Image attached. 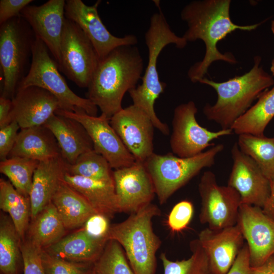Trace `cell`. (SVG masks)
I'll return each instance as SVG.
<instances>
[{
    "label": "cell",
    "instance_id": "6da1fadb",
    "mask_svg": "<svg viewBox=\"0 0 274 274\" xmlns=\"http://www.w3.org/2000/svg\"><path fill=\"white\" fill-rule=\"evenodd\" d=\"M230 0H195L181 10V18L188 27L182 37L187 42L201 40L206 47L202 60L194 63L188 71V77L193 83L199 82L204 78L215 61L237 63L232 53L220 52L217 48L220 41L236 30L250 31L263 23L247 25L234 23L230 16Z\"/></svg>",
    "mask_w": 274,
    "mask_h": 274
},
{
    "label": "cell",
    "instance_id": "7a4b0ae2",
    "mask_svg": "<svg viewBox=\"0 0 274 274\" xmlns=\"http://www.w3.org/2000/svg\"><path fill=\"white\" fill-rule=\"evenodd\" d=\"M143 70L135 45L116 48L99 61L87 87V98L111 119L123 109L124 94L137 87Z\"/></svg>",
    "mask_w": 274,
    "mask_h": 274
},
{
    "label": "cell",
    "instance_id": "3957f363",
    "mask_svg": "<svg viewBox=\"0 0 274 274\" xmlns=\"http://www.w3.org/2000/svg\"><path fill=\"white\" fill-rule=\"evenodd\" d=\"M252 68L246 73L222 82L203 78L199 82L212 87L216 92L215 104H206L203 113L221 129H231L235 121L244 114L264 91L274 85L273 76L261 65V57H254Z\"/></svg>",
    "mask_w": 274,
    "mask_h": 274
},
{
    "label": "cell",
    "instance_id": "277c9868",
    "mask_svg": "<svg viewBox=\"0 0 274 274\" xmlns=\"http://www.w3.org/2000/svg\"><path fill=\"white\" fill-rule=\"evenodd\" d=\"M145 41L148 52L145 74L142 78V83L128 92L133 105L149 116L155 128L162 134L168 135L169 129L167 125L158 118L154 110L155 100L166 87V84L159 80L157 69L158 58L167 45L174 44L177 48L183 49L188 42L172 31L160 10L151 16L149 28L145 34Z\"/></svg>",
    "mask_w": 274,
    "mask_h": 274
},
{
    "label": "cell",
    "instance_id": "5b68a950",
    "mask_svg": "<svg viewBox=\"0 0 274 274\" xmlns=\"http://www.w3.org/2000/svg\"><path fill=\"white\" fill-rule=\"evenodd\" d=\"M160 214L159 208L151 203L110 226L108 239L123 248L134 274H155L156 254L161 242L154 232L152 219Z\"/></svg>",
    "mask_w": 274,
    "mask_h": 274
},
{
    "label": "cell",
    "instance_id": "8992f818",
    "mask_svg": "<svg viewBox=\"0 0 274 274\" xmlns=\"http://www.w3.org/2000/svg\"><path fill=\"white\" fill-rule=\"evenodd\" d=\"M224 149L223 144H214L207 150L190 157H180L170 153L166 155L153 153L144 164L152 179L159 203H165L203 168L213 166L216 156Z\"/></svg>",
    "mask_w": 274,
    "mask_h": 274
},
{
    "label": "cell",
    "instance_id": "52a82bcc",
    "mask_svg": "<svg viewBox=\"0 0 274 274\" xmlns=\"http://www.w3.org/2000/svg\"><path fill=\"white\" fill-rule=\"evenodd\" d=\"M49 53L45 44L36 37L32 46L30 68L17 89L29 86L42 88L58 99L60 104L59 110L75 112L80 109L89 115L96 116L97 107L88 98L79 96L70 88Z\"/></svg>",
    "mask_w": 274,
    "mask_h": 274
},
{
    "label": "cell",
    "instance_id": "ba28073f",
    "mask_svg": "<svg viewBox=\"0 0 274 274\" xmlns=\"http://www.w3.org/2000/svg\"><path fill=\"white\" fill-rule=\"evenodd\" d=\"M35 35L21 16L1 25L0 64L4 77L2 96L11 100L24 75Z\"/></svg>",
    "mask_w": 274,
    "mask_h": 274
},
{
    "label": "cell",
    "instance_id": "9c48e42d",
    "mask_svg": "<svg viewBox=\"0 0 274 274\" xmlns=\"http://www.w3.org/2000/svg\"><path fill=\"white\" fill-rule=\"evenodd\" d=\"M99 62L85 33L77 24L66 18L60 44L59 71L79 87L87 88Z\"/></svg>",
    "mask_w": 274,
    "mask_h": 274
},
{
    "label": "cell",
    "instance_id": "30bf717a",
    "mask_svg": "<svg viewBox=\"0 0 274 274\" xmlns=\"http://www.w3.org/2000/svg\"><path fill=\"white\" fill-rule=\"evenodd\" d=\"M198 191L201 198L199 220L208 227L218 230L237 224L241 198L232 187L218 184L215 174L210 170L202 175Z\"/></svg>",
    "mask_w": 274,
    "mask_h": 274
},
{
    "label": "cell",
    "instance_id": "8fae6325",
    "mask_svg": "<svg viewBox=\"0 0 274 274\" xmlns=\"http://www.w3.org/2000/svg\"><path fill=\"white\" fill-rule=\"evenodd\" d=\"M197 108L190 100L177 106L174 111L170 146L173 153L180 157H190L212 146L213 140L232 134L231 129L217 131L208 130L199 125L196 119Z\"/></svg>",
    "mask_w": 274,
    "mask_h": 274
},
{
    "label": "cell",
    "instance_id": "7c38bea8",
    "mask_svg": "<svg viewBox=\"0 0 274 274\" xmlns=\"http://www.w3.org/2000/svg\"><path fill=\"white\" fill-rule=\"evenodd\" d=\"M55 114L80 123L91 138L94 150L104 157L113 168L128 167L136 161L111 125L110 119L104 114L91 116L80 109L75 112L58 110Z\"/></svg>",
    "mask_w": 274,
    "mask_h": 274
},
{
    "label": "cell",
    "instance_id": "4fadbf2b",
    "mask_svg": "<svg viewBox=\"0 0 274 274\" xmlns=\"http://www.w3.org/2000/svg\"><path fill=\"white\" fill-rule=\"evenodd\" d=\"M100 1L87 6L81 0L65 1V16L77 24L93 45L99 61L111 52L123 45H136L133 35L117 37L111 34L102 22L97 11Z\"/></svg>",
    "mask_w": 274,
    "mask_h": 274
},
{
    "label": "cell",
    "instance_id": "5bb4252c",
    "mask_svg": "<svg viewBox=\"0 0 274 274\" xmlns=\"http://www.w3.org/2000/svg\"><path fill=\"white\" fill-rule=\"evenodd\" d=\"M110 123L135 161L144 163L154 153L155 127L143 110L132 104L114 114Z\"/></svg>",
    "mask_w": 274,
    "mask_h": 274
},
{
    "label": "cell",
    "instance_id": "9a60e30c",
    "mask_svg": "<svg viewBox=\"0 0 274 274\" xmlns=\"http://www.w3.org/2000/svg\"><path fill=\"white\" fill-rule=\"evenodd\" d=\"M237 224L248 247L251 267L259 266L274 256V221L261 208L242 204Z\"/></svg>",
    "mask_w": 274,
    "mask_h": 274
},
{
    "label": "cell",
    "instance_id": "2e32d148",
    "mask_svg": "<svg viewBox=\"0 0 274 274\" xmlns=\"http://www.w3.org/2000/svg\"><path fill=\"white\" fill-rule=\"evenodd\" d=\"M233 160L227 185L239 193L242 204L262 208L270 191V182L256 163L235 143L231 150Z\"/></svg>",
    "mask_w": 274,
    "mask_h": 274
},
{
    "label": "cell",
    "instance_id": "e0dca14e",
    "mask_svg": "<svg viewBox=\"0 0 274 274\" xmlns=\"http://www.w3.org/2000/svg\"><path fill=\"white\" fill-rule=\"evenodd\" d=\"M113 177L119 212L131 214L151 203L156 193L144 163L115 169Z\"/></svg>",
    "mask_w": 274,
    "mask_h": 274
},
{
    "label": "cell",
    "instance_id": "ac0fdd59",
    "mask_svg": "<svg viewBox=\"0 0 274 274\" xmlns=\"http://www.w3.org/2000/svg\"><path fill=\"white\" fill-rule=\"evenodd\" d=\"M65 1L49 0L40 6L26 7L20 16L31 28L35 37L46 46L58 66L65 20Z\"/></svg>",
    "mask_w": 274,
    "mask_h": 274
},
{
    "label": "cell",
    "instance_id": "d6986e66",
    "mask_svg": "<svg viewBox=\"0 0 274 274\" xmlns=\"http://www.w3.org/2000/svg\"><path fill=\"white\" fill-rule=\"evenodd\" d=\"M12 102L10 120L16 121L20 129L43 126L60 109L54 95L37 86L17 89Z\"/></svg>",
    "mask_w": 274,
    "mask_h": 274
},
{
    "label": "cell",
    "instance_id": "ffe728a7",
    "mask_svg": "<svg viewBox=\"0 0 274 274\" xmlns=\"http://www.w3.org/2000/svg\"><path fill=\"white\" fill-rule=\"evenodd\" d=\"M198 240L205 252L213 274H226L244 245V237L236 224L218 230L207 227Z\"/></svg>",
    "mask_w": 274,
    "mask_h": 274
},
{
    "label": "cell",
    "instance_id": "44dd1931",
    "mask_svg": "<svg viewBox=\"0 0 274 274\" xmlns=\"http://www.w3.org/2000/svg\"><path fill=\"white\" fill-rule=\"evenodd\" d=\"M67 165L61 155L39 162L33 174L29 194L31 220L52 202L64 180Z\"/></svg>",
    "mask_w": 274,
    "mask_h": 274
},
{
    "label": "cell",
    "instance_id": "7402d4cb",
    "mask_svg": "<svg viewBox=\"0 0 274 274\" xmlns=\"http://www.w3.org/2000/svg\"><path fill=\"white\" fill-rule=\"evenodd\" d=\"M55 136L65 161L73 164L82 154L93 149L92 141L77 121L54 114L44 125Z\"/></svg>",
    "mask_w": 274,
    "mask_h": 274
},
{
    "label": "cell",
    "instance_id": "603a6c76",
    "mask_svg": "<svg viewBox=\"0 0 274 274\" xmlns=\"http://www.w3.org/2000/svg\"><path fill=\"white\" fill-rule=\"evenodd\" d=\"M108 242L90 236L82 227L44 250L67 261L94 263L100 256Z\"/></svg>",
    "mask_w": 274,
    "mask_h": 274
},
{
    "label": "cell",
    "instance_id": "cb8c5ba5",
    "mask_svg": "<svg viewBox=\"0 0 274 274\" xmlns=\"http://www.w3.org/2000/svg\"><path fill=\"white\" fill-rule=\"evenodd\" d=\"M61 155L53 133L45 126L21 129L9 157H20L43 161Z\"/></svg>",
    "mask_w": 274,
    "mask_h": 274
},
{
    "label": "cell",
    "instance_id": "d4e9b609",
    "mask_svg": "<svg viewBox=\"0 0 274 274\" xmlns=\"http://www.w3.org/2000/svg\"><path fill=\"white\" fill-rule=\"evenodd\" d=\"M64 181L98 213L111 219L119 212L114 181H96L66 173Z\"/></svg>",
    "mask_w": 274,
    "mask_h": 274
},
{
    "label": "cell",
    "instance_id": "484cf974",
    "mask_svg": "<svg viewBox=\"0 0 274 274\" xmlns=\"http://www.w3.org/2000/svg\"><path fill=\"white\" fill-rule=\"evenodd\" d=\"M52 202L66 229L83 227L91 216L98 213L80 193L64 180L55 194Z\"/></svg>",
    "mask_w": 274,
    "mask_h": 274
},
{
    "label": "cell",
    "instance_id": "4316f807",
    "mask_svg": "<svg viewBox=\"0 0 274 274\" xmlns=\"http://www.w3.org/2000/svg\"><path fill=\"white\" fill-rule=\"evenodd\" d=\"M66 230L56 207L51 202L30 220L25 238L37 248L44 250L62 239Z\"/></svg>",
    "mask_w": 274,
    "mask_h": 274
},
{
    "label": "cell",
    "instance_id": "83f0119b",
    "mask_svg": "<svg viewBox=\"0 0 274 274\" xmlns=\"http://www.w3.org/2000/svg\"><path fill=\"white\" fill-rule=\"evenodd\" d=\"M274 117V85L263 92L256 104L236 119L231 129L236 134L263 136L264 130Z\"/></svg>",
    "mask_w": 274,
    "mask_h": 274
},
{
    "label": "cell",
    "instance_id": "f1b7e54d",
    "mask_svg": "<svg viewBox=\"0 0 274 274\" xmlns=\"http://www.w3.org/2000/svg\"><path fill=\"white\" fill-rule=\"evenodd\" d=\"M0 208L8 214L21 240L25 239L31 220L29 197L18 192L9 181L1 178Z\"/></svg>",
    "mask_w": 274,
    "mask_h": 274
},
{
    "label": "cell",
    "instance_id": "f546056e",
    "mask_svg": "<svg viewBox=\"0 0 274 274\" xmlns=\"http://www.w3.org/2000/svg\"><path fill=\"white\" fill-rule=\"evenodd\" d=\"M21 241L10 217L1 213L0 270L2 274H19L23 262Z\"/></svg>",
    "mask_w": 274,
    "mask_h": 274
},
{
    "label": "cell",
    "instance_id": "4dcf8cb0",
    "mask_svg": "<svg viewBox=\"0 0 274 274\" xmlns=\"http://www.w3.org/2000/svg\"><path fill=\"white\" fill-rule=\"evenodd\" d=\"M239 149L250 156L270 181H274V137L238 135L236 142Z\"/></svg>",
    "mask_w": 274,
    "mask_h": 274
},
{
    "label": "cell",
    "instance_id": "1f68e13d",
    "mask_svg": "<svg viewBox=\"0 0 274 274\" xmlns=\"http://www.w3.org/2000/svg\"><path fill=\"white\" fill-rule=\"evenodd\" d=\"M39 162L24 157H8L1 161L0 172L9 179L18 192L29 197L33 174Z\"/></svg>",
    "mask_w": 274,
    "mask_h": 274
},
{
    "label": "cell",
    "instance_id": "d6a6232c",
    "mask_svg": "<svg viewBox=\"0 0 274 274\" xmlns=\"http://www.w3.org/2000/svg\"><path fill=\"white\" fill-rule=\"evenodd\" d=\"M191 256L182 260L172 261L165 253L160 258L163 266V274H213L208 258L198 239L190 244Z\"/></svg>",
    "mask_w": 274,
    "mask_h": 274
},
{
    "label": "cell",
    "instance_id": "836d02e7",
    "mask_svg": "<svg viewBox=\"0 0 274 274\" xmlns=\"http://www.w3.org/2000/svg\"><path fill=\"white\" fill-rule=\"evenodd\" d=\"M113 168L107 159L94 149L81 155L67 165V173L96 181L114 180Z\"/></svg>",
    "mask_w": 274,
    "mask_h": 274
},
{
    "label": "cell",
    "instance_id": "e575fe53",
    "mask_svg": "<svg viewBox=\"0 0 274 274\" xmlns=\"http://www.w3.org/2000/svg\"><path fill=\"white\" fill-rule=\"evenodd\" d=\"M97 274H134L122 247L109 240L99 258L93 263Z\"/></svg>",
    "mask_w": 274,
    "mask_h": 274
},
{
    "label": "cell",
    "instance_id": "d590c367",
    "mask_svg": "<svg viewBox=\"0 0 274 274\" xmlns=\"http://www.w3.org/2000/svg\"><path fill=\"white\" fill-rule=\"evenodd\" d=\"M42 263L46 274H90L93 263L67 261L41 250Z\"/></svg>",
    "mask_w": 274,
    "mask_h": 274
},
{
    "label": "cell",
    "instance_id": "8d00e7d4",
    "mask_svg": "<svg viewBox=\"0 0 274 274\" xmlns=\"http://www.w3.org/2000/svg\"><path fill=\"white\" fill-rule=\"evenodd\" d=\"M194 212L191 202L182 200L175 204L168 217L167 225L173 232H179L185 229L192 218Z\"/></svg>",
    "mask_w": 274,
    "mask_h": 274
},
{
    "label": "cell",
    "instance_id": "74e56055",
    "mask_svg": "<svg viewBox=\"0 0 274 274\" xmlns=\"http://www.w3.org/2000/svg\"><path fill=\"white\" fill-rule=\"evenodd\" d=\"M21 250L24 274H46L41 259V249L26 238L21 241Z\"/></svg>",
    "mask_w": 274,
    "mask_h": 274
},
{
    "label": "cell",
    "instance_id": "f35d334b",
    "mask_svg": "<svg viewBox=\"0 0 274 274\" xmlns=\"http://www.w3.org/2000/svg\"><path fill=\"white\" fill-rule=\"evenodd\" d=\"M109 220L105 215L95 214L87 220L82 227L90 236L95 238L108 240L111 226Z\"/></svg>",
    "mask_w": 274,
    "mask_h": 274
},
{
    "label": "cell",
    "instance_id": "ab89813d",
    "mask_svg": "<svg viewBox=\"0 0 274 274\" xmlns=\"http://www.w3.org/2000/svg\"><path fill=\"white\" fill-rule=\"evenodd\" d=\"M20 128L16 121L0 128V159L1 161L8 158L16 143Z\"/></svg>",
    "mask_w": 274,
    "mask_h": 274
},
{
    "label": "cell",
    "instance_id": "60d3db41",
    "mask_svg": "<svg viewBox=\"0 0 274 274\" xmlns=\"http://www.w3.org/2000/svg\"><path fill=\"white\" fill-rule=\"evenodd\" d=\"M32 0H1L0 24L20 16L22 11L33 2Z\"/></svg>",
    "mask_w": 274,
    "mask_h": 274
},
{
    "label": "cell",
    "instance_id": "b9f144b4",
    "mask_svg": "<svg viewBox=\"0 0 274 274\" xmlns=\"http://www.w3.org/2000/svg\"><path fill=\"white\" fill-rule=\"evenodd\" d=\"M250 271L249 251L247 244L245 243L226 274H250Z\"/></svg>",
    "mask_w": 274,
    "mask_h": 274
},
{
    "label": "cell",
    "instance_id": "7bdbcfd3",
    "mask_svg": "<svg viewBox=\"0 0 274 274\" xmlns=\"http://www.w3.org/2000/svg\"><path fill=\"white\" fill-rule=\"evenodd\" d=\"M12 100L1 96L0 97V128L9 125L12 109Z\"/></svg>",
    "mask_w": 274,
    "mask_h": 274
},
{
    "label": "cell",
    "instance_id": "ee69618b",
    "mask_svg": "<svg viewBox=\"0 0 274 274\" xmlns=\"http://www.w3.org/2000/svg\"><path fill=\"white\" fill-rule=\"evenodd\" d=\"M270 194L264 202L262 210L263 212L274 221V181L270 182Z\"/></svg>",
    "mask_w": 274,
    "mask_h": 274
},
{
    "label": "cell",
    "instance_id": "f6af8a7d",
    "mask_svg": "<svg viewBox=\"0 0 274 274\" xmlns=\"http://www.w3.org/2000/svg\"><path fill=\"white\" fill-rule=\"evenodd\" d=\"M250 274H274V256L259 266L251 267Z\"/></svg>",
    "mask_w": 274,
    "mask_h": 274
},
{
    "label": "cell",
    "instance_id": "bcb514c9",
    "mask_svg": "<svg viewBox=\"0 0 274 274\" xmlns=\"http://www.w3.org/2000/svg\"><path fill=\"white\" fill-rule=\"evenodd\" d=\"M271 30L274 36V20H273L271 23ZM270 70L272 74V75L273 76H274V57L271 62Z\"/></svg>",
    "mask_w": 274,
    "mask_h": 274
},
{
    "label": "cell",
    "instance_id": "7dc6e473",
    "mask_svg": "<svg viewBox=\"0 0 274 274\" xmlns=\"http://www.w3.org/2000/svg\"><path fill=\"white\" fill-rule=\"evenodd\" d=\"M90 274H97V273L96 272V271L94 270L93 267V269H92V271H91V272H90Z\"/></svg>",
    "mask_w": 274,
    "mask_h": 274
},
{
    "label": "cell",
    "instance_id": "c3c4849f",
    "mask_svg": "<svg viewBox=\"0 0 274 274\" xmlns=\"http://www.w3.org/2000/svg\"><path fill=\"white\" fill-rule=\"evenodd\" d=\"M1 274H2V273Z\"/></svg>",
    "mask_w": 274,
    "mask_h": 274
}]
</instances>
